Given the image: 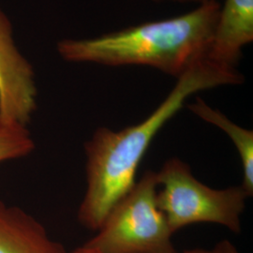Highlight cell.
Instances as JSON below:
<instances>
[{
    "label": "cell",
    "mask_w": 253,
    "mask_h": 253,
    "mask_svg": "<svg viewBox=\"0 0 253 253\" xmlns=\"http://www.w3.org/2000/svg\"><path fill=\"white\" fill-rule=\"evenodd\" d=\"M202 120L214 125L230 137L239 154L243 168V183L241 184L247 195H253V131L235 124L217 109L209 106L205 100L197 98L188 106Z\"/></svg>",
    "instance_id": "ba28073f"
},
{
    "label": "cell",
    "mask_w": 253,
    "mask_h": 253,
    "mask_svg": "<svg viewBox=\"0 0 253 253\" xmlns=\"http://www.w3.org/2000/svg\"><path fill=\"white\" fill-rule=\"evenodd\" d=\"M209 1L172 18L143 23L100 36L65 40L58 52L70 62L108 66H145L178 78L206 59L219 11Z\"/></svg>",
    "instance_id": "7a4b0ae2"
},
{
    "label": "cell",
    "mask_w": 253,
    "mask_h": 253,
    "mask_svg": "<svg viewBox=\"0 0 253 253\" xmlns=\"http://www.w3.org/2000/svg\"><path fill=\"white\" fill-rule=\"evenodd\" d=\"M253 41V0H224L207 59L237 69L246 46Z\"/></svg>",
    "instance_id": "8992f818"
},
{
    "label": "cell",
    "mask_w": 253,
    "mask_h": 253,
    "mask_svg": "<svg viewBox=\"0 0 253 253\" xmlns=\"http://www.w3.org/2000/svg\"><path fill=\"white\" fill-rule=\"evenodd\" d=\"M0 253H70L23 209L0 201Z\"/></svg>",
    "instance_id": "52a82bcc"
},
{
    "label": "cell",
    "mask_w": 253,
    "mask_h": 253,
    "mask_svg": "<svg viewBox=\"0 0 253 253\" xmlns=\"http://www.w3.org/2000/svg\"><path fill=\"white\" fill-rule=\"evenodd\" d=\"M36 98L33 70L14 45L9 20L0 10V125L27 126Z\"/></svg>",
    "instance_id": "5b68a950"
},
{
    "label": "cell",
    "mask_w": 253,
    "mask_h": 253,
    "mask_svg": "<svg viewBox=\"0 0 253 253\" xmlns=\"http://www.w3.org/2000/svg\"><path fill=\"white\" fill-rule=\"evenodd\" d=\"M157 205L172 233L194 223L208 222L240 234L241 216L249 198L242 186L210 188L192 174L190 166L172 158L157 172Z\"/></svg>",
    "instance_id": "277c9868"
},
{
    "label": "cell",
    "mask_w": 253,
    "mask_h": 253,
    "mask_svg": "<svg viewBox=\"0 0 253 253\" xmlns=\"http://www.w3.org/2000/svg\"><path fill=\"white\" fill-rule=\"evenodd\" d=\"M176 79L167 97L143 121L120 130L100 126L85 143L86 190L77 214L82 226L91 231L100 228L109 210L135 184L136 172L154 137L190 96L244 83V76L237 69L219 66L207 58Z\"/></svg>",
    "instance_id": "6da1fadb"
},
{
    "label": "cell",
    "mask_w": 253,
    "mask_h": 253,
    "mask_svg": "<svg viewBox=\"0 0 253 253\" xmlns=\"http://www.w3.org/2000/svg\"><path fill=\"white\" fill-rule=\"evenodd\" d=\"M157 172L147 171L109 210L97 234L83 245L97 253H179L157 205Z\"/></svg>",
    "instance_id": "3957f363"
},
{
    "label": "cell",
    "mask_w": 253,
    "mask_h": 253,
    "mask_svg": "<svg viewBox=\"0 0 253 253\" xmlns=\"http://www.w3.org/2000/svg\"><path fill=\"white\" fill-rule=\"evenodd\" d=\"M153 2H172V3H183V4H194L196 6L207 3L209 1H217V0H150Z\"/></svg>",
    "instance_id": "8fae6325"
},
{
    "label": "cell",
    "mask_w": 253,
    "mask_h": 253,
    "mask_svg": "<svg viewBox=\"0 0 253 253\" xmlns=\"http://www.w3.org/2000/svg\"><path fill=\"white\" fill-rule=\"evenodd\" d=\"M97 253L93 252L90 249H87L84 246L80 248L75 249L72 253ZM183 253H240L230 240H221L217 242L213 248L211 249H194V250H189L185 251Z\"/></svg>",
    "instance_id": "30bf717a"
},
{
    "label": "cell",
    "mask_w": 253,
    "mask_h": 253,
    "mask_svg": "<svg viewBox=\"0 0 253 253\" xmlns=\"http://www.w3.org/2000/svg\"><path fill=\"white\" fill-rule=\"evenodd\" d=\"M35 149V142L27 126L0 125V163L27 157Z\"/></svg>",
    "instance_id": "9c48e42d"
}]
</instances>
